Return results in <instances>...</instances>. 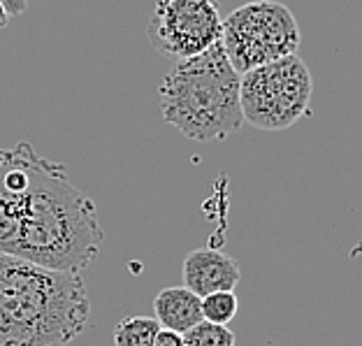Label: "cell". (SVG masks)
<instances>
[{
    "mask_svg": "<svg viewBox=\"0 0 362 346\" xmlns=\"http://www.w3.org/2000/svg\"><path fill=\"white\" fill-rule=\"evenodd\" d=\"M153 346H186V342H184V335L172 333V330H163L160 328V333H158V337H156Z\"/></svg>",
    "mask_w": 362,
    "mask_h": 346,
    "instance_id": "7c38bea8",
    "label": "cell"
},
{
    "mask_svg": "<svg viewBox=\"0 0 362 346\" xmlns=\"http://www.w3.org/2000/svg\"><path fill=\"white\" fill-rule=\"evenodd\" d=\"M237 311H240V300H237L235 291L211 293L207 298H202V318L209 321V323L230 325Z\"/></svg>",
    "mask_w": 362,
    "mask_h": 346,
    "instance_id": "30bf717a",
    "label": "cell"
},
{
    "mask_svg": "<svg viewBox=\"0 0 362 346\" xmlns=\"http://www.w3.org/2000/svg\"><path fill=\"white\" fill-rule=\"evenodd\" d=\"M7 21H10V14H7L5 5L0 3V28H5V26H7Z\"/></svg>",
    "mask_w": 362,
    "mask_h": 346,
    "instance_id": "5bb4252c",
    "label": "cell"
},
{
    "mask_svg": "<svg viewBox=\"0 0 362 346\" xmlns=\"http://www.w3.org/2000/svg\"><path fill=\"white\" fill-rule=\"evenodd\" d=\"M153 318L163 330L184 335L202 321V298L186 286H170L153 298Z\"/></svg>",
    "mask_w": 362,
    "mask_h": 346,
    "instance_id": "ba28073f",
    "label": "cell"
},
{
    "mask_svg": "<svg viewBox=\"0 0 362 346\" xmlns=\"http://www.w3.org/2000/svg\"><path fill=\"white\" fill-rule=\"evenodd\" d=\"M186 346H235V333L230 325L209 323V321H200L191 330L184 333Z\"/></svg>",
    "mask_w": 362,
    "mask_h": 346,
    "instance_id": "8fae6325",
    "label": "cell"
},
{
    "mask_svg": "<svg viewBox=\"0 0 362 346\" xmlns=\"http://www.w3.org/2000/svg\"><path fill=\"white\" fill-rule=\"evenodd\" d=\"M103 240L95 202L63 163L47 161L28 142L0 149V253L81 275Z\"/></svg>",
    "mask_w": 362,
    "mask_h": 346,
    "instance_id": "6da1fadb",
    "label": "cell"
},
{
    "mask_svg": "<svg viewBox=\"0 0 362 346\" xmlns=\"http://www.w3.org/2000/svg\"><path fill=\"white\" fill-rule=\"evenodd\" d=\"M314 79L298 54L246 72L240 79L244 121L260 130H288L309 114Z\"/></svg>",
    "mask_w": 362,
    "mask_h": 346,
    "instance_id": "5b68a950",
    "label": "cell"
},
{
    "mask_svg": "<svg viewBox=\"0 0 362 346\" xmlns=\"http://www.w3.org/2000/svg\"><path fill=\"white\" fill-rule=\"evenodd\" d=\"M300 26L293 12L276 0H253L223 19V45L233 68L246 72L293 56L300 47Z\"/></svg>",
    "mask_w": 362,
    "mask_h": 346,
    "instance_id": "277c9868",
    "label": "cell"
},
{
    "mask_svg": "<svg viewBox=\"0 0 362 346\" xmlns=\"http://www.w3.org/2000/svg\"><path fill=\"white\" fill-rule=\"evenodd\" d=\"M160 333L153 316H126L114 325V346H153Z\"/></svg>",
    "mask_w": 362,
    "mask_h": 346,
    "instance_id": "9c48e42d",
    "label": "cell"
},
{
    "mask_svg": "<svg viewBox=\"0 0 362 346\" xmlns=\"http://www.w3.org/2000/svg\"><path fill=\"white\" fill-rule=\"evenodd\" d=\"M88 316L77 272L0 253V346H68L86 330Z\"/></svg>",
    "mask_w": 362,
    "mask_h": 346,
    "instance_id": "7a4b0ae2",
    "label": "cell"
},
{
    "mask_svg": "<svg viewBox=\"0 0 362 346\" xmlns=\"http://www.w3.org/2000/svg\"><path fill=\"white\" fill-rule=\"evenodd\" d=\"M184 286L200 298H207L211 293L235 291L242 279L240 265L235 258L218 249H195L184 258L181 267Z\"/></svg>",
    "mask_w": 362,
    "mask_h": 346,
    "instance_id": "52a82bcc",
    "label": "cell"
},
{
    "mask_svg": "<svg viewBox=\"0 0 362 346\" xmlns=\"http://www.w3.org/2000/svg\"><path fill=\"white\" fill-rule=\"evenodd\" d=\"M223 33V16L214 0H156L149 42L168 59L186 61L204 54Z\"/></svg>",
    "mask_w": 362,
    "mask_h": 346,
    "instance_id": "8992f818",
    "label": "cell"
},
{
    "mask_svg": "<svg viewBox=\"0 0 362 346\" xmlns=\"http://www.w3.org/2000/svg\"><path fill=\"white\" fill-rule=\"evenodd\" d=\"M242 75L221 42L193 59L177 61L160 81V112L193 142H221L242 128Z\"/></svg>",
    "mask_w": 362,
    "mask_h": 346,
    "instance_id": "3957f363",
    "label": "cell"
},
{
    "mask_svg": "<svg viewBox=\"0 0 362 346\" xmlns=\"http://www.w3.org/2000/svg\"><path fill=\"white\" fill-rule=\"evenodd\" d=\"M0 3L5 5V10L10 16H19L26 12V7H28V0H0Z\"/></svg>",
    "mask_w": 362,
    "mask_h": 346,
    "instance_id": "4fadbf2b",
    "label": "cell"
}]
</instances>
